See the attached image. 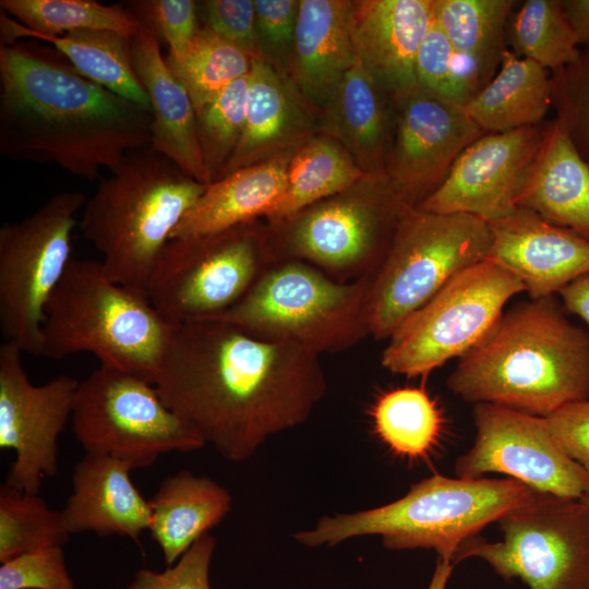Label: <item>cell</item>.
I'll list each match as a JSON object with an SVG mask.
<instances>
[{
    "instance_id": "cell-1",
    "label": "cell",
    "mask_w": 589,
    "mask_h": 589,
    "mask_svg": "<svg viewBox=\"0 0 589 589\" xmlns=\"http://www.w3.org/2000/svg\"><path fill=\"white\" fill-rule=\"evenodd\" d=\"M165 405L227 461L304 423L327 384L320 356L219 320L175 325L155 383Z\"/></svg>"
},
{
    "instance_id": "cell-2",
    "label": "cell",
    "mask_w": 589,
    "mask_h": 589,
    "mask_svg": "<svg viewBox=\"0 0 589 589\" xmlns=\"http://www.w3.org/2000/svg\"><path fill=\"white\" fill-rule=\"evenodd\" d=\"M152 112L77 72L55 48L0 46V155L95 181L149 147Z\"/></svg>"
},
{
    "instance_id": "cell-3",
    "label": "cell",
    "mask_w": 589,
    "mask_h": 589,
    "mask_svg": "<svg viewBox=\"0 0 589 589\" xmlns=\"http://www.w3.org/2000/svg\"><path fill=\"white\" fill-rule=\"evenodd\" d=\"M447 386L474 405L548 417L589 399V334L554 297L517 303L458 359Z\"/></svg>"
},
{
    "instance_id": "cell-4",
    "label": "cell",
    "mask_w": 589,
    "mask_h": 589,
    "mask_svg": "<svg viewBox=\"0 0 589 589\" xmlns=\"http://www.w3.org/2000/svg\"><path fill=\"white\" fill-rule=\"evenodd\" d=\"M206 185L149 147L133 152L86 200L81 233L111 280L147 296L163 249Z\"/></svg>"
},
{
    "instance_id": "cell-5",
    "label": "cell",
    "mask_w": 589,
    "mask_h": 589,
    "mask_svg": "<svg viewBox=\"0 0 589 589\" xmlns=\"http://www.w3.org/2000/svg\"><path fill=\"white\" fill-rule=\"evenodd\" d=\"M175 325L146 294L111 280L101 262L73 257L46 304L40 356L88 352L155 385Z\"/></svg>"
},
{
    "instance_id": "cell-6",
    "label": "cell",
    "mask_w": 589,
    "mask_h": 589,
    "mask_svg": "<svg viewBox=\"0 0 589 589\" xmlns=\"http://www.w3.org/2000/svg\"><path fill=\"white\" fill-rule=\"evenodd\" d=\"M538 491L509 478H449L434 474L402 497L351 514L322 517L293 534L306 546L336 545L351 538L380 536L388 550L430 549L453 563L460 545L532 498Z\"/></svg>"
},
{
    "instance_id": "cell-7",
    "label": "cell",
    "mask_w": 589,
    "mask_h": 589,
    "mask_svg": "<svg viewBox=\"0 0 589 589\" xmlns=\"http://www.w3.org/2000/svg\"><path fill=\"white\" fill-rule=\"evenodd\" d=\"M372 275L340 281L302 261L269 267L232 308L211 318L318 356L344 350L370 335Z\"/></svg>"
},
{
    "instance_id": "cell-8",
    "label": "cell",
    "mask_w": 589,
    "mask_h": 589,
    "mask_svg": "<svg viewBox=\"0 0 589 589\" xmlns=\"http://www.w3.org/2000/svg\"><path fill=\"white\" fill-rule=\"evenodd\" d=\"M490 244L491 230L481 218L406 208L372 276L370 335L388 339L452 278L484 261Z\"/></svg>"
},
{
    "instance_id": "cell-9",
    "label": "cell",
    "mask_w": 589,
    "mask_h": 589,
    "mask_svg": "<svg viewBox=\"0 0 589 589\" xmlns=\"http://www.w3.org/2000/svg\"><path fill=\"white\" fill-rule=\"evenodd\" d=\"M252 223L170 239L147 287L155 309L179 324L214 318L237 304L277 264L272 244Z\"/></svg>"
},
{
    "instance_id": "cell-10",
    "label": "cell",
    "mask_w": 589,
    "mask_h": 589,
    "mask_svg": "<svg viewBox=\"0 0 589 589\" xmlns=\"http://www.w3.org/2000/svg\"><path fill=\"white\" fill-rule=\"evenodd\" d=\"M71 422L85 454L116 457L132 469L149 467L163 454L206 445L165 405L154 384L101 365L79 382Z\"/></svg>"
},
{
    "instance_id": "cell-11",
    "label": "cell",
    "mask_w": 589,
    "mask_h": 589,
    "mask_svg": "<svg viewBox=\"0 0 589 589\" xmlns=\"http://www.w3.org/2000/svg\"><path fill=\"white\" fill-rule=\"evenodd\" d=\"M406 208L385 176H366L275 226L284 235L274 254L278 263L308 261L340 281L372 275Z\"/></svg>"
},
{
    "instance_id": "cell-12",
    "label": "cell",
    "mask_w": 589,
    "mask_h": 589,
    "mask_svg": "<svg viewBox=\"0 0 589 589\" xmlns=\"http://www.w3.org/2000/svg\"><path fill=\"white\" fill-rule=\"evenodd\" d=\"M524 285L490 261L457 274L388 338L381 363L394 374L426 375L460 358L494 328Z\"/></svg>"
},
{
    "instance_id": "cell-13",
    "label": "cell",
    "mask_w": 589,
    "mask_h": 589,
    "mask_svg": "<svg viewBox=\"0 0 589 589\" xmlns=\"http://www.w3.org/2000/svg\"><path fill=\"white\" fill-rule=\"evenodd\" d=\"M86 197L53 194L29 216L0 228V332L5 342L40 356L46 304L71 260V239Z\"/></svg>"
},
{
    "instance_id": "cell-14",
    "label": "cell",
    "mask_w": 589,
    "mask_h": 589,
    "mask_svg": "<svg viewBox=\"0 0 589 589\" xmlns=\"http://www.w3.org/2000/svg\"><path fill=\"white\" fill-rule=\"evenodd\" d=\"M498 524L501 541L474 536L453 564L478 557L529 589H589V512L580 498L539 492Z\"/></svg>"
},
{
    "instance_id": "cell-15",
    "label": "cell",
    "mask_w": 589,
    "mask_h": 589,
    "mask_svg": "<svg viewBox=\"0 0 589 589\" xmlns=\"http://www.w3.org/2000/svg\"><path fill=\"white\" fill-rule=\"evenodd\" d=\"M476 438L455 462L459 478L503 473L545 494L581 498L589 474L557 444L545 417L494 404H476Z\"/></svg>"
},
{
    "instance_id": "cell-16",
    "label": "cell",
    "mask_w": 589,
    "mask_h": 589,
    "mask_svg": "<svg viewBox=\"0 0 589 589\" xmlns=\"http://www.w3.org/2000/svg\"><path fill=\"white\" fill-rule=\"evenodd\" d=\"M22 353L13 344L0 346V448L15 453L5 483L39 494L43 480L58 473V438L72 417L80 381L61 374L34 385Z\"/></svg>"
},
{
    "instance_id": "cell-17",
    "label": "cell",
    "mask_w": 589,
    "mask_h": 589,
    "mask_svg": "<svg viewBox=\"0 0 589 589\" xmlns=\"http://www.w3.org/2000/svg\"><path fill=\"white\" fill-rule=\"evenodd\" d=\"M396 105L384 176L407 207H417L441 185L460 154L486 133L462 106L420 87Z\"/></svg>"
},
{
    "instance_id": "cell-18",
    "label": "cell",
    "mask_w": 589,
    "mask_h": 589,
    "mask_svg": "<svg viewBox=\"0 0 589 589\" xmlns=\"http://www.w3.org/2000/svg\"><path fill=\"white\" fill-rule=\"evenodd\" d=\"M548 124L482 135L460 154L441 185L417 207L468 214L486 223L515 214Z\"/></svg>"
},
{
    "instance_id": "cell-19",
    "label": "cell",
    "mask_w": 589,
    "mask_h": 589,
    "mask_svg": "<svg viewBox=\"0 0 589 589\" xmlns=\"http://www.w3.org/2000/svg\"><path fill=\"white\" fill-rule=\"evenodd\" d=\"M491 244L485 257L514 275L530 299L553 297L589 273V240L519 208L488 223Z\"/></svg>"
},
{
    "instance_id": "cell-20",
    "label": "cell",
    "mask_w": 589,
    "mask_h": 589,
    "mask_svg": "<svg viewBox=\"0 0 589 589\" xmlns=\"http://www.w3.org/2000/svg\"><path fill=\"white\" fill-rule=\"evenodd\" d=\"M434 5L435 0L352 1L349 33L354 55L395 103L419 87L416 58Z\"/></svg>"
},
{
    "instance_id": "cell-21",
    "label": "cell",
    "mask_w": 589,
    "mask_h": 589,
    "mask_svg": "<svg viewBox=\"0 0 589 589\" xmlns=\"http://www.w3.org/2000/svg\"><path fill=\"white\" fill-rule=\"evenodd\" d=\"M131 470L119 458L85 454L73 468L72 492L61 510L68 531L117 534L140 543L151 506L132 483Z\"/></svg>"
},
{
    "instance_id": "cell-22",
    "label": "cell",
    "mask_w": 589,
    "mask_h": 589,
    "mask_svg": "<svg viewBox=\"0 0 589 589\" xmlns=\"http://www.w3.org/2000/svg\"><path fill=\"white\" fill-rule=\"evenodd\" d=\"M132 64L151 103L149 148L197 182L212 183L199 144L192 100L167 65L159 40L144 28L132 39Z\"/></svg>"
},
{
    "instance_id": "cell-23",
    "label": "cell",
    "mask_w": 589,
    "mask_h": 589,
    "mask_svg": "<svg viewBox=\"0 0 589 589\" xmlns=\"http://www.w3.org/2000/svg\"><path fill=\"white\" fill-rule=\"evenodd\" d=\"M518 207L589 240V165L556 119L548 124Z\"/></svg>"
},
{
    "instance_id": "cell-24",
    "label": "cell",
    "mask_w": 589,
    "mask_h": 589,
    "mask_svg": "<svg viewBox=\"0 0 589 589\" xmlns=\"http://www.w3.org/2000/svg\"><path fill=\"white\" fill-rule=\"evenodd\" d=\"M352 1L301 0L293 44V71L301 93L326 106L356 59L349 33Z\"/></svg>"
},
{
    "instance_id": "cell-25",
    "label": "cell",
    "mask_w": 589,
    "mask_h": 589,
    "mask_svg": "<svg viewBox=\"0 0 589 589\" xmlns=\"http://www.w3.org/2000/svg\"><path fill=\"white\" fill-rule=\"evenodd\" d=\"M289 160L274 156L207 184L171 239L213 235L265 216L285 190Z\"/></svg>"
},
{
    "instance_id": "cell-26",
    "label": "cell",
    "mask_w": 589,
    "mask_h": 589,
    "mask_svg": "<svg viewBox=\"0 0 589 589\" xmlns=\"http://www.w3.org/2000/svg\"><path fill=\"white\" fill-rule=\"evenodd\" d=\"M387 94L356 57L326 104V128L363 172L384 176L392 147Z\"/></svg>"
},
{
    "instance_id": "cell-27",
    "label": "cell",
    "mask_w": 589,
    "mask_h": 589,
    "mask_svg": "<svg viewBox=\"0 0 589 589\" xmlns=\"http://www.w3.org/2000/svg\"><path fill=\"white\" fill-rule=\"evenodd\" d=\"M152 539L171 566L231 509L228 490L207 477L180 470L165 478L148 501Z\"/></svg>"
},
{
    "instance_id": "cell-28",
    "label": "cell",
    "mask_w": 589,
    "mask_h": 589,
    "mask_svg": "<svg viewBox=\"0 0 589 589\" xmlns=\"http://www.w3.org/2000/svg\"><path fill=\"white\" fill-rule=\"evenodd\" d=\"M23 39L47 41L88 80L151 111L148 95L132 64L133 37L107 29H79L59 36L28 31L0 13V46Z\"/></svg>"
},
{
    "instance_id": "cell-29",
    "label": "cell",
    "mask_w": 589,
    "mask_h": 589,
    "mask_svg": "<svg viewBox=\"0 0 589 589\" xmlns=\"http://www.w3.org/2000/svg\"><path fill=\"white\" fill-rule=\"evenodd\" d=\"M304 125L305 117L285 80L265 59H253L243 132L216 180L263 161L301 133Z\"/></svg>"
},
{
    "instance_id": "cell-30",
    "label": "cell",
    "mask_w": 589,
    "mask_h": 589,
    "mask_svg": "<svg viewBox=\"0 0 589 589\" xmlns=\"http://www.w3.org/2000/svg\"><path fill=\"white\" fill-rule=\"evenodd\" d=\"M551 107L548 70L506 49L496 74L464 109L485 133H503L542 123Z\"/></svg>"
},
{
    "instance_id": "cell-31",
    "label": "cell",
    "mask_w": 589,
    "mask_h": 589,
    "mask_svg": "<svg viewBox=\"0 0 589 589\" xmlns=\"http://www.w3.org/2000/svg\"><path fill=\"white\" fill-rule=\"evenodd\" d=\"M368 175L336 140L316 137L290 158L285 190L265 217L277 226L301 211L353 187Z\"/></svg>"
},
{
    "instance_id": "cell-32",
    "label": "cell",
    "mask_w": 589,
    "mask_h": 589,
    "mask_svg": "<svg viewBox=\"0 0 589 589\" xmlns=\"http://www.w3.org/2000/svg\"><path fill=\"white\" fill-rule=\"evenodd\" d=\"M515 1L435 0L434 19L454 51L477 67L486 84L498 70Z\"/></svg>"
},
{
    "instance_id": "cell-33",
    "label": "cell",
    "mask_w": 589,
    "mask_h": 589,
    "mask_svg": "<svg viewBox=\"0 0 589 589\" xmlns=\"http://www.w3.org/2000/svg\"><path fill=\"white\" fill-rule=\"evenodd\" d=\"M374 432L396 455L425 457L437 444L443 413L435 399L419 387L383 393L372 407Z\"/></svg>"
},
{
    "instance_id": "cell-34",
    "label": "cell",
    "mask_w": 589,
    "mask_h": 589,
    "mask_svg": "<svg viewBox=\"0 0 589 589\" xmlns=\"http://www.w3.org/2000/svg\"><path fill=\"white\" fill-rule=\"evenodd\" d=\"M1 11L28 31L59 36L79 29H107L130 37L143 27L124 4L94 0H1Z\"/></svg>"
},
{
    "instance_id": "cell-35",
    "label": "cell",
    "mask_w": 589,
    "mask_h": 589,
    "mask_svg": "<svg viewBox=\"0 0 589 589\" xmlns=\"http://www.w3.org/2000/svg\"><path fill=\"white\" fill-rule=\"evenodd\" d=\"M509 22V39L515 53L545 70L557 71L580 52L563 0H527Z\"/></svg>"
},
{
    "instance_id": "cell-36",
    "label": "cell",
    "mask_w": 589,
    "mask_h": 589,
    "mask_svg": "<svg viewBox=\"0 0 589 589\" xmlns=\"http://www.w3.org/2000/svg\"><path fill=\"white\" fill-rule=\"evenodd\" d=\"M165 59L187 89L195 112L231 83L248 75L253 60L205 26L200 27L182 58L175 60L166 56Z\"/></svg>"
},
{
    "instance_id": "cell-37",
    "label": "cell",
    "mask_w": 589,
    "mask_h": 589,
    "mask_svg": "<svg viewBox=\"0 0 589 589\" xmlns=\"http://www.w3.org/2000/svg\"><path fill=\"white\" fill-rule=\"evenodd\" d=\"M61 510L48 507L39 494L0 486V562L70 538Z\"/></svg>"
},
{
    "instance_id": "cell-38",
    "label": "cell",
    "mask_w": 589,
    "mask_h": 589,
    "mask_svg": "<svg viewBox=\"0 0 589 589\" xmlns=\"http://www.w3.org/2000/svg\"><path fill=\"white\" fill-rule=\"evenodd\" d=\"M248 87L249 74L196 112L199 144L212 182L219 177L242 135Z\"/></svg>"
},
{
    "instance_id": "cell-39",
    "label": "cell",
    "mask_w": 589,
    "mask_h": 589,
    "mask_svg": "<svg viewBox=\"0 0 589 589\" xmlns=\"http://www.w3.org/2000/svg\"><path fill=\"white\" fill-rule=\"evenodd\" d=\"M551 73L555 119L589 165V46L582 47L573 62Z\"/></svg>"
},
{
    "instance_id": "cell-40",
    "label": "cell",
    "mask_w": 589,
    "mask_h": 589,
    "mask_svg": "<svg viewBox=\"0 0 589 589\" xmlns=\"http://www.w3.org/2000/svg\"><path fill=\"white\" fill-rule=\"evenodd\" d=\"M141 26L167 45V57L178 60L189 50L200 26L192 0H133L124 4Z\"/></svg>"
},
{
    "instance_id": "cell-41",
    "label": "cell",
    "mask_w": 589,
    "mask_h": 589,
    "mask_svg": "<svg viewBox=\"0 0 589 589\" xmlns=\"http://www.w3.org/2000/svg\"><path fill=\"white\" fill-rule=\"evenodd\" d=\"M416 76L421 89L462 107L467 104L457 77L454 49L434 16L418 49Z\"/></svg>"
},
{
    "instance_id": "cell-42",
    "label": "cell",
    "mask_w": 589,
    "mask_h": 589,
    "mask_svg": "<svg viewBox=\"0 0 589 589\" xmlns=\"http://www.w3.org/2000/svg\"><path fill=\"white\" fill-rule=\"evenodd\" d=\"M0 589L76 588L62 545H50L1 563Z\"/></svg>"
},
{
    "instance_id": "cell-43",
    "label": "cell",
    "mask_w": 589,
    "mask_h": 589,
    "mask_svg": "<svg viewBox=\"0 0 589 589\" xmlns=\"http://www.w3.org/2000/svg\"><path fill=\"white\" fill-rule=\"evenodd\" d=\"M216 539L209 532L203 534L179 558L176 565L164 572L141 568L127 589H211L209 564Z\"/></svg>"
},
{
    "instance_id": "cell-44",
    "label": "cell",
    "mask_w": 589,
    "mask_h": 589,
    "mask_svg": "<svg viewBox=\"0 0 589 589\" xmlns=\"http://www.w3.org/2000/svg\"><path fill=\"white\" fill-rule=\"evenodd\" d=\"M200 7L205 27L252 59H264L254 0H207Z\"/></svg>"
},
{
    "instance_id": "cell-45",
    "label": "cell",
    "mask_w": 589,
    "mask_h": 589,
    "mask_svg": "<svg viewBox=\"0 0 589 589\" xmlns=\"http://www.w3.org/2000/svg\"><path fill=\"white\" fill-rule=\"evenodd\" d=\"M545 419L561 448L589 474V399L566 405Z\"/></svg>"
},
{
    "instance_id": "cell-46",
    "label": "cell",
    "mask_w": 589,
    "mask_h": 589,
    "mask_svg": "<svg viewBox=\"0 0 589 589\" xmlns=\"http://www.w3.org/2000/svg\"><path fill=\"white\" fill-rule=\"evenodd\" d=\"M299 3L296 0H254L261 48L263 45L277 51L293 48Z\"/></svg>"
},
{
    "instance_id": "cell-47",
    "label": "cell",
    "mask_w": 589,
    "mask_h": 589,
    "mask_svg": "<svg viewBox=\"0 0 589 589\" xmlns=\"http://www.w3.org/2000/svg\"><path fill=\"white\" fill-rule=\"evenodd\" d=\"M558 294L564 310L579 316L589 326V273L573 280Z\"/></svg>"
},
{
    "instance_id": "cell-48",
    "label": "cell",
    "mask_w": 589,
    "mask_h": 589,
    "mask_svg": "<svg viewBox=\"0 0 589 589\" xmlns=\"http://www.w3.org/2000/svg\"><path fill=\"white\" fill-rule=\"evenodd\" d=\"M580 47L589 46V0H563Z\"/></svg>"
},
{
    "instance_id": "cell-49",
    "label": "cell",
    "mask_w": 589,
    "mask_h": 589,
    "mask_svg": "<svg viewBox=\"0 0 589 589\" xmlns=\"http://www.w3.org/2000/svg\"><path fill=\"white\" fill-rule=\"evenodd\" d=\"M454 566L450 561L438 557L426 589H446Z\"/></svg>"
},
{
    "instance_id": "cell-50",
    "label": "cell",
    "mask_w": 589,
    "mask_h": 589,
    "mask_svg": "<svg viewBox=\"0 0 589 589\" xmlns=\"http://www.w3.org/2000/svg\"><path fill=\"white\" fill-rule=\"evenodd\" d=\"M580 500L585 504V506L587 507V509L589 512V493L586 494L585 496H582Z\"/></svg>"
}]
</instances>
